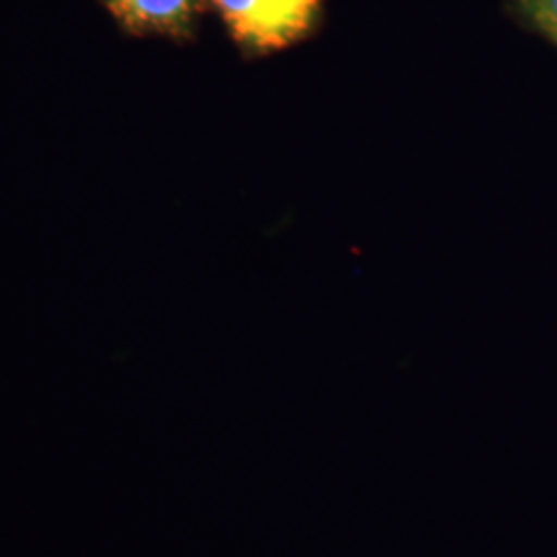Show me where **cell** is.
<instances>
[{
  "instance_id": "1",
  "label": "cell",
  "mask_w": 557,
  "mask_h": 557,
  "mask_svg": "<svg viewBox=\"0 0 557 557\" xmlns=\"http://www.w3.org/2000/svg\"><path fill=\"white\" fill-rule=\"evenodd\" d=\"M232 40L248 54L281 52L312 34L322 0H213Z\"/></svg>"
},
{
  "instance_id": "2",
  "label": "cell",
  "mask_w": 557,
  "mask_h": 557,
  "mask_svg": "<svg viewBox=\"0 0 557 557\" xmlns=\"http://www.w3.org/2000/svg\"><path fill=\"white\" fill-rule=\"evenodd\" d=\"M103 4L131 34L184 38L207 0H103Z\"/></svg>"
},
{
  "instance_id": "3",
  "label": "cell",
  "mask_w": 557,
  "mask_h": 557,
  "mask_svg": "<svg viewBox=\"0 0 557 557\" xmlns=\"http://www.w3.org/2000/svg\"><path fill=\"white\" fill-rule=\"evenodd\" d=\"M517 13L557 46V0H515Z\"/></svg>"
}]
</instances>
